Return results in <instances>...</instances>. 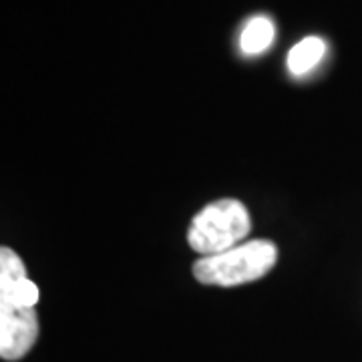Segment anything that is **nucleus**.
I'll list each match as a JSON object with an SVG mask.
<instances>
[{
    "instance_id": "1",
    "label": "nucleus",
    "mask_w": 362,
    "mask_h": 362,
    "mask_svg": "<svg viewBox=\"0 0 362 362\" xmlns=\"http://www.w3.org/2000/svg\"><path fill=\"white\" fill-rule=\"evenodd\" d=\"M278 250L268 240H252L218 256L195 262L194 276L207 286H242L264 278L274 268Z\"/></svg>"
},
{
    "instance_id": "2",
    "label": "nucleus",
    "mask_w": 362,
    "mask_h": 362,
    "mask_svg": "<svg viewBox=\"0 0 362 362\" xmlns=\"http://www.w3.org/2000/svg\"><path fill=\"white\" fill-rule=\"evenodd\" d=\"M250 230L252 218L246 206L238 199H220L204 207L192 220L187 242L202 258H207L244 244Z\"/></svg>"
},
{
    "instance_id": "3",
    "label": "nucleus",
    "mask_w": 362,
    "mask_h": 362,
    "mask_svg": "<svg viewBox=\"0 0 362 362\" xmlns=\"http://www.w3.org/2000/svg\"><path fill=\"white\" fill-rule=\"evenodd\" d=\"M39 338V316L35 306L0 302V356L18 361Z\"/></svg>"
},
{
    "instance_id": "4",
    "label": "nucleus",
    "mask_w": 362,
    "mask_h": 362,
    "mask_svg": "<svg viewBox=\"0 0 362 362\" xmlns=\"http://www.w3.org/2000/svg\"><path fill=\"white\" fill-rule=\"evenodd\" d=\"M326 54V42L320 37H306L298 45L292 47V51L288 52V71L294 77H304L308 75L312 69L320 65V61Z\"/></svg>"
},
{
    "instance_id": "5",
    "label": "nucleus",
    "mask_w": 362,
    "mask_h": 362,
    "mask_svg": "<svg viewBox=\"0 0 362 362\" xmlns=\"http://www.w3.org/2000/svg\"><path fill=\"white\" fill-rule=\"evenodd\" d=\"M276 30H274V23L268 16H254L250 18L240 35V49L247 57H256L262 54L264 51L270 49V45L274 42Z\"/></svg>"
}]
</instances>
